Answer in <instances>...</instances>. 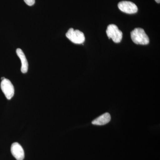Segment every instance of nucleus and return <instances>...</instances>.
I'll return each instance as SVG.
<instances>
[{
	"mask_svg": "<svg viewBox=\"0 0 160 160\" xmlns=\"http://www.w3.org/2000/svg\"><path fill=\"white\" fill-rule=\"evenodd\" d=\"M6 78L5 77H2V80H3L4 79H5Z\"/></svg>",
	"mask_w": 160,
	"mask_h": 160,
	"instance_id": "nucleus-11",
	"label": "nucleus"
},
{
	"mask_svg": "<svg viewBox=\"0 0 160 160\" xmlns=\"http://www.w3.org/2000/svg\"><path fill=\"white\" fill-rule=\"evenodd\" d=\"M107 36L111 38L115 43H119L122 39L123 33L118 26L114 24L109 25L106 30Z\"/></svg>",
	"mask_w": 160,
	"mask_h": 160,
	"instance_id": "nucleus-2",
	"label": "nucleus"
},
{
	"mask_svg": "<svg viewBox=\"0 0 160 160\" xmlns=\"http://www.w3.org/2000/svg\"><path fill=\"white\" fill-rule=\"evenodd\" d=\"M158 3H160V0H155Z\"/></svg>",
	"mask_w": 160,
	"mask_h": 160,
	"instance_id": "nucleus-10",
	"label": "nucleus"
},
{
	"mask_svg": "<svg viewBox=\"0 0 160 160\" xmlns=\"http://www.w3.org/2000/svg\"><path fill=\"white\" fill-rule=\"evenodd\" d=\"M131 38L133 42L138 45H146L149 43V38L142 28H136L132 30Z\"/></svg>",
	"mask_w": 160,
	"mask_h": 160,
	"instance_id": "nucleus-1",
	"label": "nucleus"
},
{
	"mask_svg": "<svg viewBox=\"0 0 160 160\" xmlns=\"http://www.w3.org/2000/svg\"><path fill=\"white\" fill-rule=\"evenodd\" d=\"M1 88L6 98L10 100L14 94V88L10 80L5 78L2 80Z\"/></svg>",
	"mask_w": 160,
	"mask_h": 160,
	"instance_id": "nucleus-4",
	"label": "nucleus"
},
{
	"mask_svg": "<svg viewBox=\"0 0 160 160\" xmlns=\"http://www.w3.org/2000/svg\"><path fill=\"white\" fill-rule=\"evenodd\" d=\"M16 53L18 57L19 58L22 63L21 71L23 73H26L28 70V62L26 59V56L24 54L22 50L21 49H17L16 50Z\"/></svg>",
	"mask_w": 160,
	"mask_h": 160,
	"instance_id": "nucleus-7",
	"label": "nucleus"
},
{
	"mask_svg": "<svg viewBox=\"0 0 160 160\" xmlns=\"http://www.w3.org/2000/svg\"><path fill=\"white\" fill-rule=\"evenodd\" d=\"M110 120H111V116L109 113L106 112L93 120L92 122V123L93 125H97V126H103L109 122Z\"/></svg>",
	"mask_w": 160,
	"mask_h": 160,
	"instance_id": "nucleus-8",
	"label": "nucleus"
},
{
	"mask_svg": "<svg viewBox=\"0 0 160 160\" xmlns=\"http://www.w3.org/2000/svg\"><path fill=\"white\" fill-rule=\"evenodd\" d=\"M25 2L29 6H32L34 5L35 0H24Z\"/></svg>",
	"mask_w": 160,
	"mask_h": 160,
	"instance_id": "nucleus-9",
	"label": "nucleus"
},
{
	"mask_svg": "<svg viewBox=\"0 0 160 160\" xmlns=\"http://www.w3.org/2000/svg\"><path fill=\"white\" fill-rule=\"evenodd\" d=\"M66 37L72 43L77 44H82L85 41L84 33L79 30H74L70 28L66 33Z\"/></svg>",
	"mask_w": 160,
	"mask_h": 160,
	"instance_id": "nucleus-3",
	"label": "nucleus"
},
{
	"mask_svg": "<svg viewBox=\"0 0 160 160\" xmlns=\"http://www.w3.org/2000/svg\"><path fill=\"white\" fill-rule=\"evenodd\" d=\"M118 7L121 11L128 14H133L138 11L137 6L131 2L122 1L118 4Z\"/></svg>",
	"mask_w": 160,
	"mask_h": 160,
	"instance_id": "nucleus-5",
	"label": "nucleus"
},
{
	"mask_svg": "<svg viewBox=\"0 0 160 160\" xmlns=\"http://www.w3.org/2000/svg\"><path fill=\"white\" fill-rule=\"evenodd\" d=\"M12 154L17 160H23L25 158V152L22 147L18 142L12 143L11 145Z\"/></svg>",
	"mask_w": 160,
	"mask_h": 160,
	"instance_id": "nucleus-6",
	"label": "nucleus"
}]
</instances>
